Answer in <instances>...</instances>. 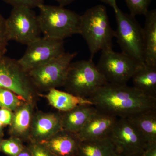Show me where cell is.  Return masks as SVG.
I'll list each match as a JSON object with an SVG mask.
<instances>
[{
  "instance_id": "obj_18",
  "label": "cell",
  "mask_w": 156,
  "mask_h": 156,
  "mask_svg": "<svg viewBox=\"0 0 156 156\" xmlns=\"http://www.w3.org/2000/svg\"><path fill=\"white\" fill-rule=\"evenodd\" d=\"M45 97L50 105L61 112L69 111L80 105H93L92 101L88 98L80 97L56 89L48 91Z\"/></svg>"
},
{
  "instance_id": "obj_16",
  "label": "cell",
  "mask_w": 156,
  "mask_h": 156,
  "mask_svg": "<svg viewBox=\"0 0 156 156\" xmlns=\"http://www.w3.org/2000/svg\"><path fill=\"white\" fill-rule=\"evenodd\" d=\"M143 28L144 64L156 66V10H149L144 15Z\"/></svg>"
},
{
  "instance_id": "obj_22",
  "label": "cell",
  "mask_w": 156,
  "mask_h": 156,
  "mask_svg": "<svg viewBox=\"0 0 156 156\" xmlns=\"http://www.w3.org/2000/svg\"><path fill=\"white\" fill-rule=\"evenodd\" d=\"M25 102L14 92L0 87V108L14 112Z\"/></svg>"
},
{
  "instance_id": "obj_30",
  "label": "cell",
  "mask_w": 156,
  "mask_h": 156,
  "mask_svg": "<svg viewBox=\"0 0 156 156\" xmlns=\"http://www.w3.org/2000/svg\"><path fill=\"white\" fill-rule=\"evenodd\" d=\"M105 4H107L111 6L113 9L114 12L116 11L118 6L117 5L116 0H100Z\"/></svg>"
},
{
  "instance_id": "obj_10",
  "label": "cell",
  "mask_w": 156,
  "mask_h": 156,
  "mask_svg": "<svg viewBox=\"0 0 156 156\" xmlns=\"http://www.w3.org/2000/svg\"><path fill=\"white\" fill-rule=\"evenodd\" d=\"M65 52L64 41L41 37L27 45L23 56L17 61L28 73Z\"/></svg>"
},
{
  "instance_id": "obj_28",
  "label": "cell",
  "mask_w": 156,
  "mask_h": 156,
  "mask_svg": "<svg viewBox=\"0 0 156 156\" xmlns=\"http://www.w3.org/2000/svg\"><path fill=\"white\" fill-rule=\"evenodd\" d=\"M13 115V112L7 108H0V121L3 125L10 126Z\"/></svg>"
},
{
  "instance_id": "obj_11",
  "label": "cell",
  "mask_w": 156,
  "mask_h": 156,
  "mask_svg": "<svg viewBox=\"0 0 156 156\" xmlns=\"http://www.w3.org/2000/svg\"><path fill=\"white\" fill-rule=\"evenodd\" d=\"M119 153L143 152L147 143L134 125L126 118H119L110 136Z\"/></svg>"
},
{
  "instance_id": "obj_1",
  "label": "cell",
  "mask_w": 156,
  "mask_h": 156,
  "mask_svg": "<svg viewBox=\"0 0 156 156\" xmlns=\"http://www.w3.org/2000/svg\"><path fill=\"white\" fill-rule=\"evenodd\" d=\"M88 98L97 109L118 118L130 119L156 110V98L127 84L107 83Z\"/></svg>"
},
{
  "instance_id": "obj_13",
  "label": "cell",
  "mask_w": 156,
  "mask_h": 156,
  "mask_svg": "<svg viewBox=\"0 0 156 156\" xmlns=\"http://www.w3.org/2000/svg\"><path fill=\"white\" fill-rule=\"evenodd\" d=\"M118 119L96 109L77 135L81 141L110 137Z\"/></svg>"
},
{
  "instance_id": "obj_32",
  "label": "cell",
  "mask_w": 156,
  "mask_h": 156,
  "mask_svg": "<svg viewBox=\"0 0 156 156\" xmlns=\"http://www.w3.org/2000/svg\"><path fill=\"white\" fill-rule=\"evenodd\" d=\"M45 1V0H44ZM56 1L59 4V5L62 7H65L66 6L72 3L76 0H54Z\"/></svg>"
},
{
  "instance_id": "obj_3",
  "label": "cell",
  "mask_w": 156,
  "mask_h": 156,
  "mask_svg": "<svg viewBox=\"0 0 156 156\" xmlns=\"http://www.w3.org/2000/svg\"><path fill=\"white\" fill-rule=\"evenodd\" d=\"M37 15L44 36L57 40L64 39L80 34V15L59 5L40 6Z\"/></svg>"
},
{
  "instance_id": "obj_35",
  "label": "cell",
  "mask_w": 156,
  "mask_h": 156,
  "mask_svg": "<svg viewBox=\"0 0 156 156\" xmlns=\"http://www.w3.org/2000/svg\"><path fill=\"white\" fill-rule=\"evenodd\" d=\"M2 136H1V135H0V143H1V141H2Z\"/></svg>"
},
{
  "instance_id": "obj_24",
  "label": "cell",
  "mask_w": 156,
  "mask_h": 156,
  "mask_svg": "<svg viewBox=\"0 0 156 156\" xmlns=\"http://www.w3.org/2000/svg\"><path fill=\"white\" fill-rule=\"evenodd\" d=\"M152 0H125L130 14L135 17L136 15H145Z\"/></svg>"
},
{
  "instance_id": "obj_27",
  "label": "cell",
  "mask_w": 156,
  "mask_h": 156,
  "mask_svg": "<svg viewBox=\"0 0 156 156\" xmlns=\"http://www.w3.org/2000/svg\"><path fill=\"white\" fill-rule=\"evenodd\" d=\"M29 142L27 147L33 156H56L41 143Z\"/></svg>"
},
{
  "instance_id": "obj_21",
  "label": "cell",
  "mask_w": 156,
  "mask_h": 156,
  "mask_svg": "<svg viewBox=\"0 0 156 156\" xmlns=\"http://www.w3.org/2000/svg\"><path fill=\"white\" fill-rule=\"evenodd\" d=\"M128 119L136 127L147 144L156 143V110L145 112Z\"/></svg>"
},
{
  "instance_id": "obj_7",
  "label": "cell",
  "mask_w": 156,
  "mask_h": 156,
  "mask_svg": "<svg viewBox=\"0 0 156 156\" xmlns=\"http://www.w3.org/2000/svg\"><path fill=\"white\" fill-rule=\"evenodd\" d=\"M144 64L122 52L112 50L101 51L96 66L107 83L124 85Z\"/></svg>"
},
{
  "instance_id": "obj_17",
  "label": "cell",
  "mask_w": 156,
  "mask_h": 156,
  "mask_svg": "<svg viewBox=\"0 0 156 156\" xmlns=\"http://www.w3.org/2000/svg\"><path fill=\"white\" fill-rule=\"evenodd\" d=\"M96 110L92 105H82L61 112L62 130L77 134Z\"/></svg>"
},
{
  "instance_id": "obj_15",
  "label": "cell",
  "mask_w": 156,
  "mask_h": 156,
  "mask_svg": "<svg viewBox=\"0 0 156 156\" xmlns=\"http://www.w3.org/2000/svg\"><path fill=\"white\" fill-rule=\"evenodd\" d=\"M34 108V102L25 101L14 112L9 126V134L11 136L29 141Z\"/></svg>"
},
{
  "instance_id": "obj_14",
  "label": "cell",
  "mask_w": 156,
  "mask_h": 156,
  "mask_svg": "<svg viewBox=\"0 0 156 156\" xmlns=\"http://www.w3.org/2000/svg\"><path fill=\"white\" fill-rule=\"evenodd\" d=\"M81 141L76 134L62 130L41 143L56 156H76Z\"/></svg>"
},
{
  "instance_id": "obj_5",
  "label": "cell",
  "mask_w": 156,
  "mask_h": 156,
  "mask_svg": "<svg viewBox=\"0 0 156 156\" xmlns=\"http://www.w3.org/2000/svg\"><path fill=\"white\" fill-rule=\"evenodd\" d=\"M115 13L117 22L115 37L122 52L144 64L143 28L134 16L119 7Z\"/></svg>"
},
{
  "instance_id": "obj_29",
  "label": "cell",
  "mask_w": 156,
  "mask_h": 156,
  "mask_svg": "<svg viewBox=\"0 0 156 156\" xmlns=\"http://www.w3.org/2000/svg\"><path fill=\"white\" fill-rule=\"evenodd\" d=\"M142 156H156V143L147 144L143 151Z\"/></svg>"
},
{
  "instance_id": "obj_12",
  "label": "cell",
  "mask_w": 156,
  "mask_h": 156,
  "mask_svg": "<svg viewBox=\"0 0 156 156\" xmlns=\"http://www.w3.org/2000/svg\"><path fill=\"white\" fill-rule=\"evenodd\" d=\"M62 130L61 112L34 113L29 141L42 143Z\"/></svg>"
},
{
  "instance_id": "obj_2",
  "label": "cell",
  "mask_w": 156,
  "mask_h": 156,
  "mask_svg": "<svg viewBox=\"0 0 156 156\" xmlns=\"http://www.w3.org/2000/svg\"><path fill=\"white\" fill-rule=\"evenodd\" d=\"M79 34L87 42L91 59L99 51L113 50L115 31L112 28L104 6H94L80 15Z\"/></svg>"
},
{
  "instance_id": "obj_4",
  "label": "cell",
  "mask_w": 156,
  "mask_h": 156,
  "mask_svg": "<svg viewBox=\"0 0 156 156\" xmlns=\"http://www.w3.org/2000/svg\"><path fill=\"white\" fill-rule=\"evenodd\" d=\"M107 83L92 59L72 62L64 86L66 91L80 97L89 98Z\"/></svg>"
},
{
  "instance_id": "obj_19",
  "label": "cell",
  "mask_w": 156,
  "mask_h": 156,
  "mask_svg": "<svg viewBox=\"0 0 156 156\" xmlns=\"http://www.w3.org/2000/svg\"><path fill=\"white\" fill-rule=\"evenodd\" d=\"M118 151L110 137L81 141L76 156H118Z\"/></svg>"
},
{
  "instance_id": "obj_33",
  "label": "cell",
  "mask_w": 156,
  "mask_h": 156,
  "mask_svg": "<svg viewBox=\"0 0 156 156\" xmlns=\"http://www.w3.org/2000/svg\"><path fill=\"white\" fill-rule=\"evenodd\" d=\"M118 156H142V152L136 153H119Z\"/></svg>"
},
{
  "instance_id": "obj_26",
  "label": "cell",
  "mask_w": 156,
  "mask_h": 156,
  "mask_svg": "<svg viewBox=\"0 0 156 156\" xmlns=\"http://www.w3.org/2000/svg\"><path fill=\"white\" fill-rule=\"evenodd\" d=\"M9 41L6 30V19L0 14V56L5 54Z\"/></svg>"
},
{
  "instance_id": "obj_31",
  "label": "cell",
  "mask_w": 156,
  "mask_h": 156,
  "mask_svg": "<svg viewBox=\"0 0 156 156\" xmlns=\"http://www.w3.org/2000/svg\"><path fill=\"white\" fill-rule=\"evenodd\" d=\"M17 156H33L27 146H24L22 150Z\"/></svg>"
},
{
  "instance_id": "obj_34",
  "label": "cell",
  "mask_w": 156,
  "mask_h": 156,
  "mask_svg": "<svg viewBox=\"0 0 156 156\" xmlns=\"http://www.w3.org/2000/svg\"><path fill=\"white\" fill-rule=\"evenodd\" d=\"M3 124L0 121V135L2 136H3Z\"/></svg>"
},
{
  "instance_id": "obj_23",
  "label": "cell",
  "mask_w": 156,
  "mask_h": 156,
  "mask_svg": "<svg viewBox=\"0 0 156 156\" xmlns=\"http://www.w3.org/2000/svg\"><path fill=\"white\" fill-rule=\"evenodd\" d=\"M24 146L21 139L11 136L9 139L2 140L0 143V151L8 156H17Z\"/></svg>"
},
{
  "instance_id": "obj_20",
  "label": "cell",
  "mask_w": 156,
  "mask_h": 156,
  "mask_svg": "<svg viewBox=\"0 0 156 156\" xmlns=\"http://www.w3.org/2000/svg\"><path fill=\"white\" fill-rule=\"evenodd\" d=\"M131 79L133 87L149 97L156 98V66L143 65Z\"/></svg>"
},
{
  "instance_id": "obj_9",
  "label": "cell",
  "mask_w": 156,
  "mask_h": 156,
  "mask_svg": "<svg viewBox=\"0 0 156 156\" xmlns=\"http://www.w3.org/2000/svg\"><path fill=\"white\" fill-rule=\"evenodd\" d=\"M6 28L9 41L27 46L41 37L37 15L33 9L13 8L6 19Z\"/></svg>"
},
{
  "instance_id": "obj_8",
  "label": "cell",
  "mask_w": 156,
  "mask_h": 156,
  "mask_svg": "<svg viewBox=\"0 0 156 156\" xmlns=\"http://www.w3.org/2000/svg\"><path fill=\"white\" fill-rule=\"evenodd\" d=\"M0 87L11 90L26 102H34L37 92L17 60L5 55L0 56Z\"/></svg>"
},
{
  "instance_id": "obj_25",
  "label": "cell",
  "mask_w": 156,
  "mask_h": 156,
  "mask_svg": "<svg viewBox=\"0 0 156 156\" xmlns=\"http://www.w3.org/2000/svg\"><path fill=\"white\" fill-rule=\"evenodd\" d=\"M13 8H26L33 9L44 5V0H2Z\"/></svg>"
},
{
  "instance_id": "obj_6",
  "label": "cell",
  "mask_w": 156,
  "mask_h": 156,
  "mask_svg": "<svg viewBox=\"0 0 156 156\" xmlns=\"http://www.w3.org/2000/svg\"><path fill=\"white\" fill-rule=\"evenodd\" d=\"M76 55V53L65 52L29 72V76L37 91L48 92L63 87L70 64Z\"/></svg>"
}]
</instances>
